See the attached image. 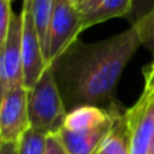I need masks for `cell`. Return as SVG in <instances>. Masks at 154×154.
I'll list each match as a JSON object with an SVG mask.
<instances>
[{"mask_svg":"<svg viewBox=\"0 0 154 154\" xmlns=\"http://www.w3.org/2000/svg\"><path fill=\"white\" fill-rule=\"evenodd\" d=\"M141 45L135 26L100 42L76 39L50 64L68 111L81 106L119 107L115 101L118 81Z\"/></svg>","mask_w":154,"mask_h":154,"instance_id":"1","label":"cell"},{"mask_svg":"<svg viewBox=\"0 0 154 154\" xmlns=\"http://www.w3.org/2000/svg\"><path fill=\"white\" fill-rule=\"evenodd\" d=\"M123 112L120 106L112 109L96 106L76 107L68 111L57 134L69 154H95Z\"/></svg>","mask_w":154,"mask_h":154,"instance_id":"2","label":"cell"},{"mask_svg":"<svg viewBox=\"0 0 154 154\" xmlns=\"http://www.w3.org/2000/svg\"><path fill=\"white\" fill-rule=\"evenodd\" d=\"M27 107L32 128L46 134H57L62 127L68 109L50 65L37 84L31 89H27Z\"/></svg>","mask_w":154,"mask_h":154,"instance_id":"3","label":"cell"},{"mask_svg":"<svg viewBox=\"0 0 154 154\" xmlns=\"http://www.w3.org/2000/svg\"><path fill=\"white\" fill-rule=\"evenodd\" d=\"M84 30L81 12L72 0H54L53 15L45 43L48 65L57 60Z\"/></svg>","mask_w":154,"mask_h":154,"instance_id":"4","label":"cell"},{"mask_svg":"<svg viewBox=\"0 0 154 154\" xmlns=\"http://www.w3.org/2000/svg\"><path fill=\"white\" fill-rule=\"evenodd\" d=\"M22 31V14H14L7 38L0 45V93L24 87Z\"/></svg>","mask_w":154,"mask_h":154,"instance_id":"5","label":"cell"},{"mask_svg":"<svg viewBox=\"0 0 154 154\" xmlns=\"http://www.w3.org/2000/svg\"><path fill=\"white\" fill-rule=\"evenodd\" d=\"M130 154H150L154 146V93L143 91L133 107L125 112Z\"/></svg>","mask_w":154,"mask_h":154,"instance_id":"6","label":"cell"},{"mask_svg":"<svg viewBox=\"0 0 154 154\" xmlns=\"http://www.w3.org/2000/svg\"><path fill=\"white\" fill-rule=\"evenodd\" d=\"M23 31H22V56H23L24 88L31 89L39 77L49 66L43 53V46L38 35L29 0H23L22 5Z\"/></svg>","mask_w":154,"mask_h":154,"instance_id":"7","label":"cell"},{"mask_svg":"<svg viewBox=\"0 0 154 154\" xmlns=\"http://www.w3.org/2000/svg\"><path fill=\"white\" fill-rule=\"evenodd\" d=\"M0 142H18L29 130L27 89L19 87L0 93Z\"/></svg>","mask_w":154,"mask_h":154,"instance_id":"8","label":"cell"},{"mask_svg":"<svg viewBox=\"0 0 154 154\" xmlns=\"http://www.w3.org/2000/svg\"><path fill=\"white\" fill-rule=\"evenodd\" d=\"M134 5V0H89L82 8L81 19L82 27L106 22L118 16H127Z\"/></svg>","mask_w":154,"mask_h":154,"instance_id":"9","label":"cell"},{"mask_svg":"<svg viewBox=\"0 0 154 154\" xmlns=\"http://www.w3.org/2000/svg\"><path fill=\"white\" fill-rule=\"evenodd\" d=\"M127 18L138 29L142 45L154 54V0H134Z\"/></svg>","mask_w":154,"mask_h":154,"instance_id":"10","label":"cell"},{"mask_svg":"<svg viewBox=\"0 0 154 154\" xmlns=\"http://www.w3.org/2000/svg\"><path fill=\"white\" fill-rule=\"evenodd\" d=\"M125 112L118 118L112 130L104 138L95 154H130V141Z\"/></svg>","mask_w":154,"mask_h":154,"instance_id":"11","label":"cell"},{"mask_svg":"<svg viewBox=\"0 0 154 154\" xmlns=\"http://www.w3.org/2000/svg\"><path fill=\"white\" fill-rule=\"evenodd\" d=\"M31 5V12L34 18V23L37 27L38 35L41 38V42L43 46V53H45V43L48 37L49 26H50L51 15H53L54 0H29Z\"/></svg>","mask_w":154,"mask_h":154,"instance_id":"12","label":"cell"},{"mask_svg":"<svg viewBox=\"0 0 154 154\" xmlns=\"http://www.w3.org/2000/svg\"><path fill=\"white\" fill-rule=\"evenodd\" d=\"M49 134L30 127L18 141V154H45Z\"/></svg>","mask_w":154,"mask_h":154,"instance_id":"13","label":"cell"},{"mask_svg":"<svg viewBox=\"0 0 154 154\" xmlns=\"http://www.w3.org/2000/svg\"><path fill=\"white\" fill-rule=\"evenodd\" d=\"M14 14L10 0H0V45L7 38Z\"/></svg>","mask_w":154,"mask_h":154,"instance_id":"14","label":"cell"},{"mask_svg":"<svg viewBox=\"0 0 154 154\" xmlns=\"http://www.w3.org/2000/svg\"><path fill=\"white\" fill-rule=\"evenodd\" d=\"M45 154H69L65 149L64 143L61 142L58 134H49L46 141V150Z\"/></svg>","mask_w":154,"mask_h":154,"instance_id":"15","label":"cell"},{"mask_svg":"<svg viewBox=\"0 0 154 154\" xmlns=\"http://www.w3.org/2000/svg\"><path fill=\"white\" fill-rule=\"evenodd\" d=\"M145 91L154 93V60L143 69Z\"/></svg>","mask_w":154,"mask_h":154,"instance_id":"16","label":"cell"},{"mask_svg":"<svg viewBox=\"0 0 154 154\" xmlns=\"http://www.w3.org/2000/svg\"><path fill=\"white\" fill-rule=\"evenodd\" d=\"M0 154H18V142H0Z\"/></svg>","mask_w":154,"mask_h":154,"instance_id":"17","label":"cell"},{"mask_svg":"<svg viewBox=\"0 0 154 154\" xmlns=\"http://www.w3.org/2000/svg\"><path fill=\"white\" fill-rule=\"evenodd\" d=\"M88 2H89V0H76V2H75V4H76V7L79 8L80 11H81L82 8L85 7V4H87Z\"/></svg>","mask_w":154,"mask_h":154,"instance_id":"18","label":"cell"},{"mask_svg":"<svg viewBox=\"0 0 154 154\" xmlns=\"http://www.w3.org/2000/svg\"><path fill=\"white\" fill-rule=\"evenodd\" d=\"M150 154H154V146H153V149H152V153H150Z\"/></svg>","mask_w":154,"mask_h":154,"instance_id":"19","label":"cell"},{"mask_svg":"<svg viewBox=\"0 0 154 154\" xmlns=\"http://www.w3.org/2000/svg\"><path fill=\"white\" fill-rule=\"evenodd\" d=\"M10 2H11V3H12V2H15V0H10Z\"/></svg>","mask_w":154,"mask_h":154,"instance_id":"20","label":"cell"},{"mask_svg":"<svg viewBox=\"0 0 154 154\" xmlns=\"http://www.w3.org/2000/svg\"><path fill=\"white\" fill-rule=\"evenodd\" d=\"M72 2H73V3H75V2H76V0H72Z\"/></svg>","mask_w":154,"mask_h":154,"instance_id":"21","label":"cell"}]
</instances>
